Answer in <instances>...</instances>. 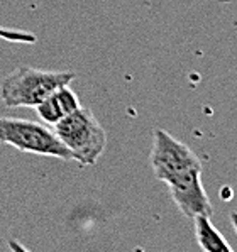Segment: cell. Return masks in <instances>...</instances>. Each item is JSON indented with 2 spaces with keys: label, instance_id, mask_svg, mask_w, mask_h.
Listing matches in <instances>:
<instances>
[{
  "label": "cell",
  "instance_id": "1",
  "mask_svg": "<svg viewBox=\"0 0 237 252\" xmlns=\"http://www.w3.org/2000/svg\"><path fill=\"white\" fill-rule=\"evenodd\" d=\"M75 80L73 71H46L19 66L0 81V100L9 108H36L60 87Z\"/></svg>",
  "mask_w": 237,
  "mask_h": 252
},
{
  "label": "cell",
  "instance_id": "2",
  "mask_svg": "<svg viewBox=\"0 0 237 252\" xmlns=\"http://www.w3.org/2000/svg\"><path fill=\"white\" fill-rule=\"evenodd\" d=\"M53 127L81 166H93L107 147L105 129L87 107H80Z\"/></svg>",
  "mask_w": 237,
  "mask_h": 252
},
{
  "label": "cell",
  "instance_id": "3",
  "mask_svg": "<svg viewBox=\"0 0 237 252\" xmlns=\"http://www.w3.org/2000/svg\"><path fill=\"white\" fill-rule=\"evenodd\" d=\"M0 142L21 153L75 161L73 153L63 144L54 129L34 120L0 117Z\"/></svg>",
  "mask_w": 237,
  "mask_h": 252
},
{
  "label": "cell",
  "instance_id": "4",
  "mask_svg": "<svg viewBox=\"0 0 237 252\" xmlns=\"http://www.w3.org/2000/svg\"><path fill=\"white\" fill-rule=\"evenodd\" d=\"M151 168L159 181H168L181 171L200 164V159L188 146L174 139L166 130L158 129L154 132L151 149Z\"/></svg>",
  "mask_w": 237,
  "mask_h": 252
},
{
  "label": "cell",
  "instance_id": "5",
  "mask_svg": "<svg viewBox=\"0 0 237 252\" xmlns=\"http://www.w3.org/2000/svg\"><path fill=\"white\" fill-rule=\"evenodd\" d=\"M166 185L169 188L173 201L185 217L188 219H193L197 215L212 217L213 207L202 181V164L181 171L166 181Z\"/></svg>",
  "mask_w": 237,
  "mask_h": 252
},
{
  "label": "cell",
  "instance_id": "6",
  "mask_svg": "<svg viewBox=\"0 0 237 252\" xmlns=\"http://www.w3.org/2000/svg\"><path fill=\"white\" fill-rule=\"evenodd\" d=\"M80 107L81 103L78 95L69 88V85H65V87L58 88L56 92H53L46 100H42L36 107V112L42 122L48 126H54L66 115L78 110Z\"/></svg>",
  "mask_w": 237,
  "mask_h": 252
},
{
  "label": "cell",
  "instance_id": "7",
  "mask_svg": "<svg viewBox=\"0 0 237 252\" xmlns=\"http://www.w3.org/2000/svg\"><path fill=\"white\" fill-rule=\"evenodd\" d=\"M193 223H195V234L198 246L205 252H232V247L224 235L220 234L212 223L210 217L207 215H197L193 217Z\"/></svg>",
  "mask_w": 237,
  "mask_h": 252
},
{
  "label": "cell",
  "instance_id": "8",
  "mask_svg": "<svg viewBox=\"0 0 237 252\" xmlns=\"http://www.w3.org/2000/svg\"><path fill=\"white\" fill-rule=\"evenodd\" d=\"M0 39L9 41V42H19V44H34L37 41L36 34L27 32V31L19 29H9V27L0 26Z\"/></svg>",
  "mask_w": 237,
  "mask_h": 252
},
{
  "label": "cell",
  "instance_id": "9",
  "mask_svg": "<svg viewBox=\"0 0 237 252\" xmlns=\"http://www.w3.org/2000/svg\"><path fill=\"white\" fill-rule=\"evenodd\" d=\"M231 222H232V225H234L236 232H237V212H234V213L231 215Z\"/></svg>",
  "mask_w": 237,
  "mask_h": 252
}]
</instances>
